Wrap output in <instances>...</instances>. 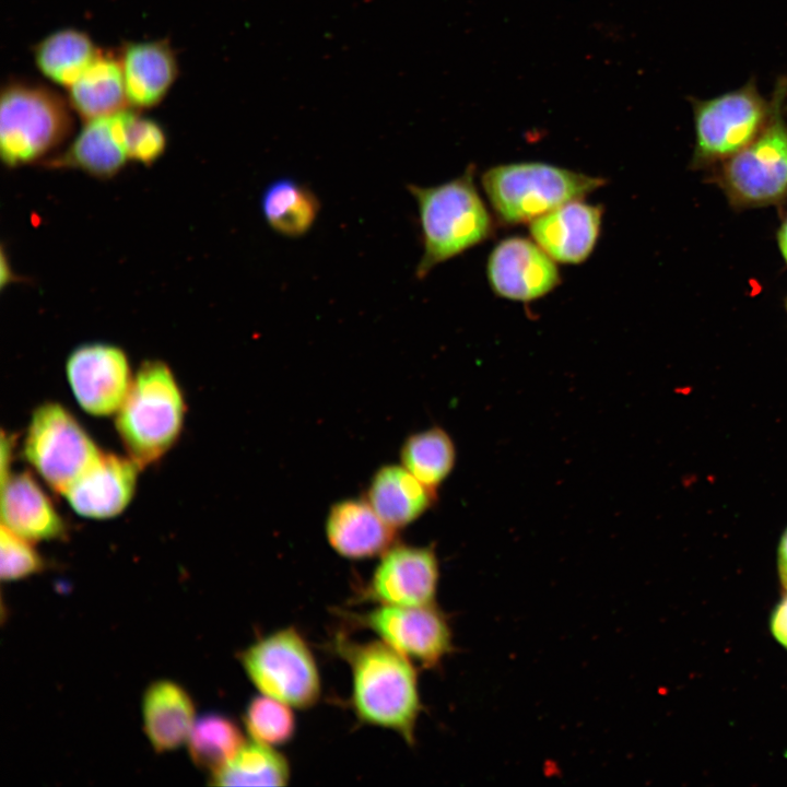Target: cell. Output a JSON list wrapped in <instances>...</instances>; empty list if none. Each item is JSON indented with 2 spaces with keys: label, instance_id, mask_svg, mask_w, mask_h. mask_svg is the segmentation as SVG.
Wrapping results in <instances>:
<instances>
[{
  "label": "cell",
  "instance_id": "cell-19",
  "mask_svg": "<svg viewBox=\"0 0 787 787\" xmlns=\"http://www.w3.org/2000/svg\"><path fill=\"white\" fill-rule=\"evenodd\" d=\"M144 733L155 752H169L187 743L195 724V705L189 693L177 682H152L142 696Z\"/></svg>",
  "mask_w": 787,
  "mask_h": 787
},
{
  "label": "cell",
  "instance_id": "cell-2",
  "mask_svg": "<svg viewBox=\"0 0 787 787\" xmlns=\"http://www.w3.org/2000/svg\"><path fill=\"white\" fill-rule=\"evenodd\" d=\"M470 165L458 177L436 186L407 185L418 205L423 254L415 277L423 280L438 265L485 242L494 221L474 181Z\"/></svg>",
  "mask_w": 787,
  "mask_h": 787
},
{
  "label": "cell",
  "instance_id": "cell-7",
  "mask_svg": "<svg viewBox=\"0 0 787 787\" xmlns=\"http://www.w3.org/2000/svg\"><path fill=\"white\" fill-rule=\"evenodd\" d=\"M239 661L261 694L306 709L321 694V680L315 657L294 627L274 631L249 645Z\"/></svg>",
  "mask_w": 787,
  "mask_h": 787
},
{
  "label": "cell",
  "instance_id": "cell-16",
  "mask_svg": "<svg viewBox=\"0 0 787 787\" xmlns=\"http://www.w3.org/2000/svg\"><path fill=\"white\" fill-rule=\"evenodd\" d=\"M130 109L87 120L79 136L60 155L46 162L50 168H75L96 178L115 176L128 157L126 131Z\"/></svg>",
  "mask_w": 787,
  "mask_h": 787
},
{
  "label": "cell",
  "instance_id": "cell-15",
  "mask_svg": "<svg viewBox=\"0 0 787 787\" xmlns=\"http://www.w3.org/2000/svg\"><path fill=\"white\" fill-rule=\"evenodd\" d=\"M601 222L602 208L578 199L535 219L529 231L554 261L577 265L594 251Z\"/></svg>",
  "mask_w": 787,
  "mask_h": 787
},
{
  "label": "cell",
  "instance_id": "cell-34",
  "mask_svg": "<svg viewBox=\"0 0 787 787\" xmlns=\"http://www.w3.org/2000/svg\"><path fill=\"white\" fill-rule=\"evenodd\" d=\"M778 244L780 251L787 261V218L782 224L779 232H778Z\"/></svg>",
  "mask_w": 787,
  "mask_h": 787
},
{
  "label": "cell",
  "instance_id": "cell-22",
  "mask_svg": "<svg viewBox=\"0 0 787 787\" xmlns=\"http://www.w3.org/2000/svg\"><path fill=\"white\" fill-rule=\"evenodd\" d=\"M67 89L71 107L85 121L129 105L120 61L103 52Z\"/></svg>",
  "mask_w": 787,
  "mask_h": 787
},
{
  "label": "cell",
  "instance_id": "cell-21",
  "mask_svg": "<svg viewBox=\"0 0 787 787\" xmlns=\"http://www.w3.org/2000/svg\"><path fill=\"white\" fill-rule=\"evenodd\" d=\"M436 492L423 484L403 466L387 465L373 475L366 501L393 529L403 528L432 506Z\"/></svg>",
  "mask_w": 787,
  "mask_h": 787
},
{
  "label": "cell",
  "instance_id": "cell-17",
  "mask_svg": "<svg viewBox=\"0 0 787 787\" xmlns=\"http://www.w3.org/2000/svg\"><path fill=\"white\" fill-rule=\"evenodd\" d=\"M325 529L331 548L350 560L381 555L395 544L397 531L366 500L359 498L336 503L328 513Z\"/></svg>",
  "mask_w": 787,
  "mask_h": 787
},
{
  "label": "cell",
  "instance_id": "cell-28",
  "mask_svg": "<svg viewBox=\"0 0 787 787\" xmlns=\"http://www.w3.org/2000/svg\"><path fill=\"white\" fill-rule=\"evenodd\" d=\"M292 706L261 694L250 700L243 716L252 740L278 747L287 743L295 733L296 723Z\"/></svg>",
  "mask_w": 787,
  "mask_h": 787
},
{
  "label": "cell",
  "instance_id": "cell-24",
  "mask_svg": "<svg viewBox=\"0 0 787 787\" xmlns=\"http://www.w3.org/2000/svg\"><path fill=\"white\" fill-rule=\"evenodd\" d=\"M210 778L213 786H286L290 765L274 747L251 739Z\"/></svg>",
  "mask_w": 787,
  "mask_h": 787
},
{
  "label": "cell",
  "instance_id": "cell-9",
  "mask_svg": "<svg viewBox=\"0 0 787 787\" xmlns=\"http://www.w3.org/2000/svg\"><path fill=\"white\" fill-rule=\"evenodd\" d=\"M780 105L762 132L724 161L718 183L736 207H762L787 198V124Z\"/></svg>",
  "mask_w": 787,
  "mask_h": 787
},
{
  "label": "cell",
  "instance_id": "cell-27",
  "mask_svg": "<svg viewBox=\"0 0 787 787\" xmlns=\"http://www.w3.org/2000/svg\"><path fill=\"white\" fill-rule=\"evenodd\" d=\"M244 743L239 726L220 713L197 718L187 740L193 764L211 773L232 760Z\"/></svg>",
  "mask_w": 787,
  "mask_h": 787
},
{
  "label": "cell",
  "instance_id": "cell-8",
  "mask_svg": "<svg viewBox=\"0 0 787 787\" xmlns=\"http://www.w3.org/2000/svg\"><path fill=\"white\" fill-rule=\"evenodd\" d=\"M101 453L63 406L46 402L34 411L25 436L24 455L57 493L64 495Z\"/></svg>",
  "mask_w": 787,
  "mask_h": 787
},
{
  "label": "cell",
  "instance_id": "cell-3",
  "mask_svg": "<svg viewBox=\"0 0 787 787\" xmlns=\"http://www.w3.org/2000/svg\"><path fill=\"white\" fill-rule=\"evenodd\" d=\"M185 411L181 389L168 365L144 362L116 412L119 436L139 468L157 461L175 444Z\"/></svg>",
  "mask_w": 787,
  "mask_h": 787
},
{
  "label": "cell",
  "instance_id": "cell-20",
  "mask_svg": "<svg viewBox=\"0 0 787 787\" xmlns=\"http://www.w3.org/2000/svg\"><path fill=\"white\" fill-rule=\"evenodd\" d=\"M119 61L128 104L138 108L158 104L177 75V61L166 40L128 44Z\"/></svg>",
  "mask_w": 787,
  "mask_h": 787
},
{
  "label": "cell",
  "instance_id": "cell-13",
  "mask_svg": "<svg viewBox=\"0 0 787 787\" xmlns=\"http://www.w3.org/2000/svg\"><path fill=\"white\" fill-rule=\"evenodd\" d=\"M486 274L492 291L504 298L529 302L549 294L561 281L555 261L532 239H502L490 252Z\"/></svg>",
  "mask_w": 787,
  "mask_h": 787
},
{
  "label": "cell",
  "instance_id": "cell-26",
  "mask_svg": "<svg viewBox=\"0 0 787 787\" xmlns=\"http://www.w3.org/2000/svg\"><path fill=\"white\" fill-rule=\"evenodd\" d=\"M400 457L409 472L436 492L454 468L456 450L450 436L435 426L410 435Z\"/></svg>",
  "mask_w": 787,
  "mask_h": 787
},
{
  "label": "cell",
  "instance_id": "cell-6",
  "mask_svg": "<svg viewBox=\"0 0 787 787\" xmlns=\"http://www.w3.org/2000/svg\"><path fill=\"white\" fill-rule=\"evenodd\" d=\"M784 87L779 86L772 102L760 94L754 80L709 99L692 98L694 162L700 165L723 163L750 144L780 105Z\"/></svg>",
  "mask_w": 787,
  "mask_h": 787
},
{
  "label": "cell",
  "instance_id": "cell-12",
  "mask_svg": "<svg viewBox=\"0 0 787 787\" xmlns=\"http://www.w3.org/2000/svg\"><path fill=\"white\" fill-rule=\"evenodd\" d=\"M439 565L431 547L392 544L380 555L363 596L378 604L435 603Z\"/></svg>",
  "mask_w": 787,
  "mask_h": 787
},
{
  "label": "cell",
  "instance_id": "cell-14",
  "mask_svg": "<svg viewBox=\"0 0 787 787\" xmlns=\"http://www.w3.org/2000/svg\"><path fill=\"white\" fill-rule=\"evenodd\" d=\"M139 469L130 457L101 453L64 496L73 510L83 517H115L129 505Z\"/></svg>",
  "mask_w": 787,
  "mask_h": 787
},
{
  "label": "cell",
  "instance_id": "cell-32",
  "mask_svg": "<svg viewBox=\"0 0 787 787\" xmlns=\"http://www.w3.org/2000/svg\"><path fill=\"white\" fill-rule=\"evenodd\" d=\"M778 575L785 589H787V528L783 532L778 544Z\"/></svg>",
  "mask_w": 787,
  "mask_h": 787
},
{
  "label": "cell",
  "instance_id": "cell-29",
  "mask_svg": "<svg viewBox=\"0 0 787 787\" xmlns=\"http://www.w3.org/2000/svg\"><path fill=\"white\" fill-rule=\"evenodd\" d=\"M0 541V575L2 580H20L43 569V559L33 548L32 541L14 533L2 525Z\"/></svg>",
  "mask_w": 787,
  "mask_h": 787
},
{
  "label": "cell",
  "instance_id": "cell-25",
  "mask_svg": "<svg viewBox=\"0 0 787 787\" xmlns=\"http://www.w3.org/2000/svg\"><path fill=\"white\" fill-rule=\"evenodd\" d=\"M99 54L86 34L62 30L36 46L35 62L45 77L68 87Z\"/></svg>",
  "mask_w": 787,
  "mask_h": 787
},
{
  "label": "cell",
  "instance_id": "cell-23",
  "mask_svg": "<svg viewBox=\"0 0 787 787\" xmlns=\"http://www.w3.org/2000/svg\"><path fill=\"white\" fill-rule=\"evenodd\" d=\"M260 204L269 227L287 238L306 235L320 211V202L314 191L291 177L271 181L262 192Z\"/></svg>",
  "mask_w": 787,
  "mask_h": 787
},
{
  "label": "cell",
  "instance_id": "cell-33",
  "mask_svg": "<svg viewBox=\"0 0 787 787\" xmlns=\"http://www.w3.org/2000/svg\"><path fill=\"white\" fill-rule=\"evenodd\" d=\"M12 437L2 434L1 437V480L5 479L9 474V465L12 455Z\"/></svg>",
  "mask_w": 787,
  "mask_h": 787
},
{
  "label": "cell",
  "instance_id": "cell-4",
  "mask_svg": "<svg viewBox=\"0 0 787 787\" xmlns=\"http://www.w3.org/2000/svg\"><path fill=\"white\" fill-rule=\"evenodd\" d=\"M481 183L497 221L515 225L583 199L606 180L542 162H518L486 169Z\"/></svg>",
  "mask_w": 787,
  "mask_h": 787
},
{
  "label": "cell",
  "instance_id": "cell-31",
  "mask_svg": "<svg viewBox=\"0 0 787 787\" xmlns=\"http://www.w3.org/2000/svg\"><path fill=\"white\" fill-rule=\"evenodd\" d=\"M771 631L775 639L787 649V589L772 613Z\"/></svg>",
  "mask_w": 787,
  "mask_h": 787
},
{
  "label": "cell",
  "instance_id": "cell-5",
  "mask_svg": "<svg viewBox=\"0 0 787 787\" xmlns=\"http://www.w3.org/2000/svg\"><path fill=\"white\" fill-rule=\"evenodd\" d=\"M72 126L69 108L55 91L24 83L2 89L0 153L7 167L43 158L69 137Z\"/></svg>",
  "mask_w": 787,
  "mask_h": 787
},
{
  "label": "cell",
  "instance_id": "cell-1",
  "mask_svg": "<svg viewBox=\"0 0 787 787\" xmlns=\"http://www.w3.org/2000/svg\"><path fill=\"white\" fill-rule=\"evenodd\" d=\"M336 649L351 669L356 717L413 744L422 704L412 661L381 639L357 643L340 635Z\"/></svg>",
  "mask_w": 787,
  "mask_h": 787
},
{
  "label": "cell",
  "instance_id": "cell-10",
  "mask_svg": "<svg viewBox=\"0 0 787 787\" xmlns=\"http://www.w3.org/2000/svg\"><path fill=\"white\" fill-rule=\"evenodd\" d=\"M399 653L424 668H434L453 650L449 623L435 603L421 607L378 604L354 616Z\"/></svg>",
  "mask_w": 787,
  "mask_h": 787
},
{
  "label": "cell",
  "instance_id": "cell-18",
  "mask_svg": "<svg viewBox=\"0 0 787 787\" xmlns=\"http://www.w3.org/2000/svg\"><path fill=\"white\" fill-rule=\"evenodd\" d=\"M1 525L32 542L57 539L66 531L52 502L28 472L1 480Z\"/></svg>",
  "mask_w": 787,
  "mask_h": 787
},
{
  "label": "cell",
  "instance_id": "cell-30",
  "mask_svg": "<svg viewBox=\"0 0 787 787\" xmlns=\"http://www.w3.org/2000/svg\"><path fill=\"white\" fill-rule=\"evenodd\" d=\"M128 157L143 165H151L164 153L166 136L162 127L132 111L126 131Z\"/></svg>",
  "mask_w": 787,
  "mask_h": 787
},
{
  "label": "cell",
  "instance_id": "cell-11",
  "mask_svg": "<svg viewBox=\"0 0 787 787\" xmlns=\"http://www.w3.org/2000/svg\"><path fill=\"white\" fill-rule=\"evenodd\" d=\"M66 374L80 407L97 416L118 411L132 380L124 350L102 342L74 349L67 360Z\"/></svg>",
  "mask_w": 787,
  "mask_h": 787
}]
</instances>
